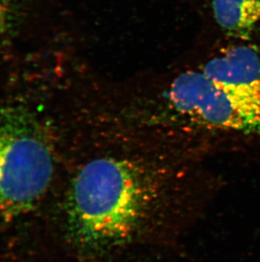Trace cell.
<instances>
[{
  "instance_id": "cell-1",
  "label": "cell",
  "mask_w": 260,
  "mask_h": 262,
  "mask_svg": "<svg viewBox=\"0 0 260 262\" xmlns=\"http://www.w3.org/2000/svg\"><path fill=\"white\" fill-rule=\"evenodd\" d=\"M154 187L145 171L128 160L90 161L72 185L70 226L77 242L95 251L128 241L147 215Z\"/></svg>"
},
{
  "instance_id": "cell-2",
  "label": "cell",
  "mask_w": 260,
  "mask_h": 262,
  "mask_svg": "<svg viewBox=\"0 0 260 262\" xmlns=\"http://www.w3.org/2000/svg\"><path fill=\"white\" fill-rule=\"evenodd\" d=\"M49 142L37 115L24 107L0 111V212L17 215L42 199L52 179Z\"/></svg>"
},
{
  "instance_id": "cell-3",
  "label": "cell",
  "mask_w": 260,
  "mask_h": 262,
  "mask_svg": "<svg viewBox=\"0 0 260 262\" xmlns=\"http://www.w3.org/2000/svg\"><path fill=\"white\" fill-rule=\"evenodd\" d=\"M168 97L177 112L204 126L237 131L260 126V94L226 91L203 72L193 71L178 76Z\"/></svg>"
},
{
  "instance_id": "cell-4",
  "label": "cell",
  "mask_w": 260,
  "mask_h": 262,
  "mask_svg": "<svg viewBox=\"0 0 260 262\" xmlns=\"http://www.w3.org/2000/svg\"><path fill=\"white\" fill-rule=\"evenodd\" d=\"M203 72L211 82L226 91L260 94V58L251 48H231L209 60Z\"/></svg>"
},
{
  "instance_id": "cell-5",
  "label": "cell",
  "mask_w": 260,
  "mask_h": 262,
  "mask_svg": "<svg viewBox=\"0 0 260 262\" xmlns=\"http://www.w3.org/2000/svg\"><path fill=\"white\" fill-rule=\"evenodd\" d=\"M214 15L221 28L243 32L260 23V0H212Z\"/></svg>"
},
{
  "instance_id": "cell-6",
  "label": "cell",
  "mask_w": 260,
  "mask_h": 262,
  "mask_svg": "<svg viewBox=\"0 0 260 262\" xmlns=\"http://www.w3.org/2000/svg\"><path fill=\"white\" fill-rule=\"evenodd\" d=\"M16 3L17 0H0V42L12 24Z\"/></svg>"
}]
</instances>
